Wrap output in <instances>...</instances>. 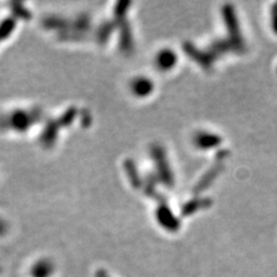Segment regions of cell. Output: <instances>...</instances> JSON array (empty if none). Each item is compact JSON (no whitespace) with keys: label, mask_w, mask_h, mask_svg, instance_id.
<instances>
[{"label":"cell","mask_w":277,"mask_h":277,"mask_svg":"<svg viewBox=\"0 0 277 277\" xmlns=\"http://www.w3.org/2000/svg\"><path fill=\"white\" fill-rule=\"evenodd\" d=\"M54 273V265L50 259L38 260L31 267V277H51Z\"/></svg>","instance_id":"obj_1"},{"label":"cell","mask_w":277,"mask_h":277,"mask_svg":"<svg viewBox=\"0 0 277 277\" xmlns=\"http://www.w3.org/2000/svg\"><path fill=\"white\" fill-rule=\"evenodd\" d=\"M132 88H133V92L137 96H147L152 90V82L149 79L138 78L133 82Z\"/></svg>","instance_id":"obj_3"},{"label":"cell","mask_w":277,"mask_h":277,"mask_svg":"<svg viewBox=\"0 0 277 277\" xmlns=\"http://www.w3.org/2000/svg\"><path fill=\"white\" fill-rule=\"evenodd\" d=\"M5 233H6V227H5V224L0 222V235H2V234H5Z\"/></svg>","instance_id":"obj_5"},{"label":"cell","mask_w":277,"mask_h":277,"mask_svg":"<svg viewBox=\"0 0 277 277\" xmlns=\"http://www.w3.org/2000/svg\"><path fill=\"white\" fill-rule=\"evenodd\" d=\"M95 277H110L109 274H107L106 270L104 269H98L95 274Z\"/></svg>","instance_id":"obj_4"},{"label":"cell","mask_w":277,"mask_h":277,"mask_svg":"<svg viewBox=\"0 0 277 277\" xmlns=\"http://www.w3.org/2000/svg\"><path fill=\"white\" fill-rule=\"evenodd\" d=\"M177 62V54L171 50H163L156 58V64L163 71L171 69Z\"/></svg>","instance_id":"obj_2"}]
</instances>
